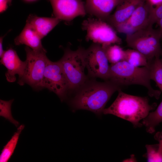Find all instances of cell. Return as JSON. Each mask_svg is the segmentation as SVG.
Masks as SVG:
<instances>
[{
	"label": "cell",
	"mask_w": 162,
	"mask_h": 162,
	"mask_svg": "<svg viewBox=\"0 0 162 162\" xmlns=\"http://www.w3.org/2000/svg\"><path fill=\"white\" fill-rule=\"evenodd\" d=\"M42 38L35 30L27 23L20 34L14 40L16 45H25L34 51L45 50L41 41Z\"/></svg>",
	"instance_id": "9a60e30c"
},
{
	"label": "cell",
	"mask_w": 162,
	"mask_h": 162,
	"mask_svg": "<svg viewBox=\"0 0 162 162\" xmlns=\"http://www.w3.org/2000/svg\"><path fill=\"white\" fill-rule=\"evenodd\" d=\"M124 0H85L87 14L106 21L113 10Z\"/></svg>",
	"instance_id": "4fadbf2b"
},
{
	"label": "cell",
	"mask_w": 162,
	"mask_h": 162,
	"mask_svg": "<svg viewBox=\"0 0 162 162\" xmlns=\"http://www.w3.org/2000/svg\"><path fill=\"white\" fill-rule=\"evenodd\" d=\"M153 7L148 0H146L137 8L128 19L117 26L115 30L127 35L150 26Z\"/></svg>",
	"instance_id": "30bf717a"
},
{
	"label": "cell",
	"mask_w": 162,
	"mask_h": 162,
	"mask_svg": "<svg viewBox=\"0 0 162 162\" xmlns=\"http://www.w3.org/2000/svg\"><path fill=\"white\" fill-rule=\"evenodd\" d=\"M8 4V0H0V12L2 13L7 9Z\"/></svg>",
	"instance_id": "484cf974"
},
{
	"label": "cell",
	"mask_w": 162,
	"mask_h": 162,
	"mask_svg": "<svg viewBox=\"0 0 162 162\" xmlns=\"http://www.w3.org/2000/svg\"><path fill=\"white\" fill-rule=\"evenodd\" d=\"M8 4L9 5H10L11 3L12 0H8Z\"/></svg>",
	"instance_id": "1f68e13d"
},
{
	"label": "cell",
	"mask_w": 162,
	"mask_h": 162,
	"mask_svg": "<svg viewBox=\"0 0 162 162\" xmlns=\"http://www.w3.org/2000/svg\"><path fill=\"white\" fill-rule=\"evenodd\" d=\"M109 80L122 88L133 85L143 86L147 89L150 96L157 99H159L161 94L160 91L152 86L149 67L134 66L124 60L110 65Z\"/></svg>",
	"instance_id": "3957f363"
},
{
	"label": "cell",
	"mask_w": 162,
	"mask_h": 162,
	"mask_svg": "<svg viewBox=\"0 0 162 162\" xmlns=\"http://www.w3.org/2000/svg\"><path fill=\"white\" fill-rule=\"evenodd\" d=\"M146 156L148 162H162V155L158 151V144L146 145Z\"/></svg>",
	"instance_id": "603a6c76"
},
{
	"label": "cell",
	"mask_w": 162,
	"mask_h": 162,
	"mask_svg": "<svg viewBox=\"0 0 162 162\" xmlns=\"http://www.w3.org/2000/svg\"><path fill=\"white\" fill-rule=\"evenodd\" d=\"M150 77L154 80L162 92V60L160 57L155 58L149 66Z\"/></svg>",
	"instance_id": "ffe728a7"
},
{
	"label": "cell",
	"mask_w": 162,
	"mask_h": 162,
	"mask_svg": "<svg viewBox=\"0 0 162 162\" xmlns=\"http://www.w3.org/2000/svg\"><path fill=\"white\" fill-rule=\"evenodd\" d=\"M5 35L2 37H1L0 38V58L2 57L3 54L4 53V51L3 49V40Z\"/></svg>",
	"instance_id": "4316f807"
},
{
	"label": "cell",
	"mask_w": 162,
	"mask_h": 162,
	"mask_svg": "<svg viewBox=\"0 0 162 162\" xmlns=\"http://www.w3.org/2000/svg\"><path fill=\"white\" fill-rule=\"evenodd\" d=\"M14 99L9 101L0 100V116L5 118L17 127L19 123L14 118L11 112V105Z\"/></svg>",
	"instance_id": "7402d4cb"
},
{
	"label": "cell",
	"mask_w": 162,
	"mask_h": 162,
	"mask_svg": "<svg viewBox=\"0 0 162 162\" xmlns=\"http://www.w3.org/2000/svg\"><path fill=\"white\" fill-rule=\"evenodd\" d=\"M146 0H124L117 7L106 22L114 29L126 21L141 4Z\"/></svg>",
	"instance_id": "5bb4252c"
},
{
	"label": "cell",
	"mask_w": 162,
	"mask_h": 162,
	"mask_svg": "<svg viewBox=\"0 0 162 162\" xmlns=\"http://www.w3.org/2000/svg\"><path fill=\"white\" fill-rule=\"evenodd\" d=\"M125 161H135L136 160L134 157V156L132 155L131 158L129 159H126L124 160Z\"/></svg>",
	"instance_id": "f546056e"
},
{
	"label": "cell",
	"mask_w": 162,
	"mask_h": 162,
	"mask_svg": "<svg viewBox=\"0 0 162 162\" xmlns=\"http://www.w3.org/2000/svg\"><path fill=\"white\" fill-rule=\"evenodd\" d=\"M157 23L159 26V28L158 29L160 33L162 38V18L159 20Z\"/></svg>",
	"instance_id": "f1b7e54d"
},
{
	"label": "cell",
	"mask_w": 162,
	"mask_h": 162,
	"mask_svg": "<svg viewBox=\"0 0 162 162\" xmlns=\"http://www.w3.org/2000/svg\"><path fill=\"white\" fill-rule=\"evenodd\" d=\"M61 20L57 18L40 17L30 15L26 23L31 26L42 39Z\"/></svg>",
	"instance_id": "2e32d148"
},
{
	"label": "cell",
	"mask_w": 162,
	"mask_h": 162,
	"mask_svg": "<svg viewBox=\"0 0 162 162\" xmlns=\"http://www.w3.org/2000/svg\"><path fill=\"white\" fill-rule=\"evenodd\" d=\"M122 89L110 80L100 82L88 76L85 81L72 92L74 95L70 104L74 110H86L99 116L112 95Z\"/></svg>",
	"instance_id": "6da1fadb"
},
{
	"label": "cell",
	"mask_w": 162,
	"mask_h": 162,
	"mask_svg": "<svg viewBox=\"0 0 162 162\" xmlns=\"http://www.w3.org/2000/svg\"><path fill=\"white\" fill-rule=\"evenodd\" d=\"M162 38L158 29L148 26L133 33L126 35L128 46L142 54L150 64L153 59L162 54L160 40Z\"/></svg>",
	"instance_id": "277c9868"
},
{
	"label": "cell",
	"mask_w": 162,
	"mask_h": 162,
	"mask_svg": "<svg viewBox=\"0 0 162 162\" xmlns=\"http://www.w3.org/2000/svg\"><path fill=\"white\" fill-rule=\"evenodd\" d=\"M0 62L7 69L5 76L8 81L14 82L16 80V75L19 78L23 75L26 66V61H22L16 51L10 47L4 52L1 57Z\"/></svg>",
	"instance_id": "7c38bea8"
},
{
	"label": "cell",
	"mask_w": 162,
	"mask_h": 162,
	"mask_svg": "<svg viewBox=\"0 0 162 162\" xmlns=\"http://www.w3.org/2000/svg\"><path fill=\"white\" fill-rule=\"evenodd\" d=\"M42 86L43 88H47L56 94L62 101L66 98L69 93V85L58 61L53 62L49 60L45 69Z\"/></svg>",
	"instance_id": "9c48e42d"
},
{
	"label": "cell",
	"mask_w": 162,
	"mask_h": 162,
	"mask_svg": "<svg viewBox=\"0 0 162 162\" xmlns=\"http://www.w3.org/2000/svg\"><path fill=\"white\" fill-rule=\"evenodd\" d=\"M52 5L54 17L70 22L78 16L86 14L83 0H48Z\"/></svg>",
	"instance_id": "8fae6325"
},
{
	"label": "cell",
	"mask_w": 162,
	"mask_h": 162,
	"mask_svg": "<svg viewBox=\"0 0 162 162\" xmlns=\"http://www.w3.org/2000/svg\"><path fill=\"white\" fill-rule=\"evenodd\" d=\"M142 122L147 132L152 134L155 131L156 127L162 122V100L156 110L149 112Z\"/></svg>",
	"instance_id": "e0dca14e"
},
{
	"label": "cell",
	"mask_w": 162,
	"mask_h": 162,
	"mask_svg": "<svg viewBox=\"0 0 162 162\" xmlns=\"http://www.w3.org/2000/svg\"><path fill=\"white\" fill-rule=\"evenodd\" d=\"M155 139L158 141L159 153L162 155V130L158 132L154 136Z\"/></svg>",
	"instance_id": "d4e9b609"
},
{
	"label": "cell",
	"mask_w": 162,
	"mask_h": 162,
	"mask_svg": "<svg viewBox=\"0 0 162 162\" xmlns=\"http://www.w3.org/2000/svg\"><path fill=\"white\" fill-rule=\"evenodd\" d=\"M26 66L23 76L19 78L21 86L27 84L36 90L43 88L42 82L45 69L49 59L46 50L34 51L26 46Z\"/></svg>",
	"instance_id": "8992f818"
},
{
	"label": "cell",
	"mask_w": 162,
	"mask_h": 162,
	"mask_svg": "<svg viewBox=\"0 0 162 162\" xmlns=\"http://www.w3.org/2000/svg\"><path fill=\"white\" fill-rule=\"evenodd\" d=\"M113 44L102 46L109 62L111 64L124 60L125 55L124 50L118 44Z\"/></svg>",
	"instance_id": "44dd1931"
},
{
	"label": "cell",
	"mask_w": 162,
	"mask_h": 162,
	"mask_svg": "<svg viewBox=\"0 0 162 162\" xmlns=\"http://www.w3.org/2000/svg\"><path fill=\"white\" fill-rule=\"evenodd\" d=\"M84 49L80 47L76 50L67 48L58 61L68 81L69 93L76 89L86 80L88 76L85 73L86 67L84 57Z\"/></svg>",
	"instance_id": "5b68a950"
},
{
	"label": "cell",
	"mask_w": 162,
	"mask_h": 162,
	"mask_svg": "<svg viewBox=\"0 0 162 162\" xmlns=\"http://www.w3.org/2000/svg\"><path fill=\"white\" fill-rule=\"evenodd\" d=\"M25 1L28 2H33L35 1L36 0H25Z\"/></svg>",
	"instance_id": "4dcf8cb0"
},
{
	"label": "cell",
	"mask_w": 162,
	"mask_h": 162,
	"mask_svg": "<svg viewBox=\"0 0 162 162\" xmlns=\"http://www.w3.org/2000/svg\"><path fill=\"white\" fill-rule=\"evenodd\" d=\"M125 55L124 60L134 66L149 67L150 64L146 57L138 51L132 49L124 50Z\"/></svg>",
	"instance_id": "d6986e66"
},
{
	"label": "cell",
	"mask_w": 162,
	"mask_h": 162,
	"mask_svg": "<svg viewBox=\"0 0 162 162\" xmlns=\"http://www.w3.org/2000/svg\"><path fill=\"white\" fill-rule=\"evenodd\" d=\"M149 2L153 5H155L156 6L162 4V0H148Z\"/></svg>",
	"instance_id": "83f0119b"
},
{
	"label": "cell",
	"mask_w": 162,
	"mask_h": 162,
	"mask_svg": "<svg viewBox=\"0 0 162 162\" xmlns=\"http://www.w3.org/2000/svg\"><path fill=\"white\" fill-rule=\"evenodd\" d=\"M83 30L87 32L86 40L104 46L113 44H120L122 39L117 35L115 29L106 22L90 17L82 23Z\"/></svg>",
	"instance_id": "52a82bcc"
},
{
	"label": "cell",
	"mask_w": 162,
	"mask_h": 162,
	"mask_svg": "<svg viewBox=\"0 0 162 162\" xmlns=\"http://www.w3.org/2000/svg\"><path fill=\"white\" fill-rule=\"evenodd\" d=\"M24 128L21 124L14 133L10 139L4 147L0 155V162H8L13 154L17 144L20 135Z\"/></svg>",
	"instance_id": "ac0fdd59"
},
{
	"label": "cell",
	"mask_w": 162,
	"mask_h": 162,
	"mask_svg": "<svg viewBox=\"0 0 162 162\" xmlns=\"http://www.w3.org/2000/svg\"><path fill=\"white\" fill-rule=\"evenodd\" d=\"M112 104L105 108L103 113L112 114L128 121L134 127L142 126L140 121L155 109L156 103L150 104L147 97H142L126 94L122 89Z\"/></svg>",
	"instance_id": "7a4b0ae2"
},
{
	"label": "cell",
	"mask_w": 162,
	"mask_h": 162,
	"mask_svg": "<svg viewBox=\"0 0 162 162\" xmlns=\"http://www.w3.org/2000/svg\"><path fill=\"white\" fill-rule=\"evenodd\" d=\"M162 18V4L153 7L151 16L150 26L153 25Z\"/></svg>",
	"instance_id": "cb8c5ba5"
},
{
	"label": "cell",
	"mask_w": 162,
	"mask_h": 162,
	"mask_svg": "<svg viewBox=\"0 0 162 162\" xmlns=\"http://www.w3.org/2000/svg\"><path fill=\"white\" fill-rule=\"evenodd\" d=\"M84 57L88 77L109 80L110 65L101 45L93 43L88 49H84Z\"/></svg>",
	"instance_id": "ba28073f"
},
{
	"label": "cell",
	"mask_w": 162,
	"mask_h": 162,
	"mask_svg": "<svg viewBox=\"0 0 162 162\" xmlns=\"http://www.w3.org/2000/svg\"></svg>",
	"instance_id": "d6a6232c"
}]
</instances>
